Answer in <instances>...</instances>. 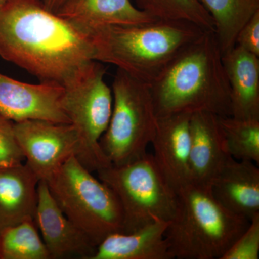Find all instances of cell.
<instances>
[{"instance_id": "cell-15", "label": "cell", "mask_w": 259, "mask_h": 259, "mask_svg": "<svg viewBox=\"0 0 259 259\" xmlns=\"http://www.w3.org/2000/svg\"><path fill=\"white\" fill-rule=\"evenodd\" d=\"M40 179L25 162L0 166V233L35 221Z\"/></svg>"}, {"instance_id": "cell-20", "label": "cell", "mask_w": 259, "mask_h": 259, "mask_svg": "<svg viewBox=\"0 0 259 259\" xmlns=\"http://www.w3.org/2000/svg\"><path fill=\"white\" fill-rule=\"evenodd\" d=\"M0 259H50L35 221H26L0 233Z\"/></svg>"}, {"instance_id": "cell-10", "label": "cell", "mask_w": 259, "mask_h": 259, "mask_svg": "<svg viewBox=\"0 0 259 259\" xmlns=\"http://www.w3.org/2000/svg\"><path fill=\"white\" fill-rule=\"evenodd\" d=\"M64 88L22 82L0 73V112L13 122L42 120L71 123L63 107Z\"/></svg>"}, {"instance_id": "cell-12", "label": "cell", "mask_w": 259, "mask_h": 259, "mask_svg": "<svg viewBox=\"0 0 259 259\" xmlns=\"http://www.w3.org/2000/svg\"><path fill=\"white\" fill-rule=\"evenodd\" d=\"M190 116L182 113L157 117L151 143L156 164L177 192L190 182Z\"/></svg>"}, {"instance_id": "cell-5", "label": "cell", "mask_w": 259, "mask_h": 259, "mask_svg": "<svg viewBox=\"0 0 259 259\" xmlns=\"http://www.w3.org/2000/svg\"><path fill=\"white\" fill-rule=\"evenodd\" d=\"M46 182L65 215L97 247L107 236L122 231L118 199L76 156L70 157Z\"/></svg>"}, {"instance_id": "cell-23", "label": "cell", "mask_w": 259, "mask_h": 259, "mask_svg": "<svg viewBox=\"0 0 259 259\" xmlns=\"http://www.w3.org/2000/svg\"><path fill=\"white\" fill-rule=\"evenodd\" d=\"M259 255V214L228 248L221 259H258Z\"/></svg>"}, {"instance_id": "cell-13", "label": "cell", "mask_w": 259, "mask_h": 259, "mask_svg": "<svg viewBox=\"0 0 259 259\" xmlns=\"http://www.w3.org/2000/svg\"><path fill=\"white\" fill-rule=\"evenodd\" d=\"M190 182L209 185L230 156L218 115L207 112L191 114Z\"/></svg>"}, {"instance_id": "cell-27", "label": "cell", "mask_w": 259, "mask_h": 259, "mask_svg": "<svg viewBox=\"0 0 259 259\" xmlns=\"http://www.w3.org/2000/svg\"><path fill=\"white\" fill-rule=\"evenodd\" d=\"M5 1V0H0V5H1L2 3H4Z\"/></svg>"}, {"instance_id": "cell-1", "label": "cell", "mask_w": 259, "mask_h": 259, "mask_svg": "<svg viewBox=\"0 0 259 259\" xmlns=\"http://www.w3.org/2000/svg\"><path fill=\"white\" fill-rule=\"evenodd\" d=\"M0 57L40 80L63 85L95 61L88 35L40 0L0 5Z\"/></svg>"}, {"instance_id": "cell-26", "label": "cell", "mask_w": 259, "mask_h": 259, "mask_svg": "<svg viewBox=\"0 0 259 259\" xmlns=\"http://www.w3.org/2000/svg\"><path fill=\"white\" fill-rule=\"evenodd\" d=\"M48 10L57 13L69 0H40Z\"/></svg>"}, {"instance_id": "cell-21", "label": "cell", "mask_w": 259, "mask_h": 259, "mask_svg": "<svg viewBox=\"0 0 259 259\" xmlns=\"http://www.w3.org/2000/svg\"><path fill=\"white\" fill-rule=\"evenodd\" d=\"M226 147L232 158L259 163V120L218 116Z\"/></svg>"}, {"instance_id": "cell-3", "label": "cell", "mask_w": 259, "mask_h": 259, "mask_svg": "<svg viewBox=\"0 0 259 259\" xmlns=\"http://www.w3.org/2000/svg\"><path fill=\"white\" fill-rule=\"evenodd\" d=\"M204 30L182 20H156L135 25H115L87 32L95 61L114 65L150 84L186 46Z\"/></svg>"}, {"instance_id": "cell-4", "label": "cell", "mask_w": 259, "mask_h": 259, "mask_svg": "<svg viewBox=\"0 0 259 259\" xmlns=\"http://www.w3.org/2000/svg\"><path fill=\"white\" fill-rule=\"evenodd\" d=\"M177 193L176 212L165 233L174 258L221 259L250 221L221 205L209 185L190 182Z\"/></svg>"}, {"instance_id": "cell-2", "label": "cell", "mask_w": 259, "mask_h": 259, "mask_svg": "<svg viewBox=\"0 0 259 259\" xmlns=\"http://www.w3.org/2000/svg\"><path fill=\"white\" fill-rule=\"evenodd\" d=\"M149 85L157 117L197 112L231 116L229 84L214 32L204 31L183 48Z\"/></svg>"}, {"instance_id": "cell-14", "label": "cell", "mask_w": 259, "mask_h": 259, "mask_svg": "<svg viewBox=\"0 0 259 259\" xmlns=\"http://www.w3.org/2000/svg\"><path fill=\"white\" fill-rule=\"evenodd\" d=\"M256 163L230 158L209 185L216 200L248 221L259 214V168Z\"/></svg>"}, {"instance_id": "cell-11", "label": "cell", "mask_w": 259, "mask_h": 259, "mask_svg": "<svg viewBox=\"0 0 259 259\" xmlns=\"http://www.w3.org/2000/svg\"><path fill=\"white\" fill-rule=\"evenodd\" d=\"M35 223L50 259H93L96 245L65 215L45 180L37 186Z\"/></svg>"}, {"instance_id": "cell-6", "label": "cell", "mask_w": 259, "mask_h": 259, "mask_svg": "<svg viewBox=\"0 0 259 259\" xmlns=\"http://www.w3.org/2000/svg\"><path fill=\"white\" fill-rule=\"evenodd\" d=\"M120 202L122 233H131L155 221L169 222L176 212L178 193L160 171L152 154L126 164L96 171Z\"/></svg>"}, {"instance_id": "cell-8", "label": "cell", "mask_w": 259, "mask_h": 259, "mask_svg": "<svg viewBox=\"0 0 259 259\" xmlns=\"http://www.w3.org/2000/svg\"><path fill=\"white\" fill-rule=\"evenodd\" d=\"M106 69L92 61L62 85L63 107L79 134L81 153L78 158L87 169L96 172L111 163L102 152L100 140L111 117L113 97L105 81Z\"/></svg>"}, {"instance_id": "cell-9", "label": "cell", "mask_w": 259, "mask_h": 259, "mask_svg": "<svg viewBox=\"0 0 259 259\" xmlns=\"http://www.w3.org/2000/svg\"><path fill=\"white\" fill-rule=\"evenodd\" d=\"M14 131L25 163L40 180H49L71 156H81V140L72 124L27 120L14 122Z\"/></svg>"}, {"instance_id": "cell-17", "label": "cell", "mask_w": 259, "mask_h": 259, "mask_svg": "<svg viewBox=\"0 0 259 259\" xmlns=\"http://www.w3.org/2000/svg\"><path fill=\"white\" fill-rule=\"evenodd\" d=\"M57 14L87 33L115 25H135L157 20L131 0H69Z\"/></svg>"}, {"instance_id": "cell-19", "label": "cell", "mask_w": 259, "mask_h": 259, "mask_svg": "<svg viewBox=\"0 0 259 259\" xmlns=\"http://www.w3.org/2000/svg\"><path fill=\"white\" fill-rule=\"evenodd\" d=\"M214 23L222 54L236 46V38L243 25L259 10V0H198Z\"/></svg>"}, {"instance_id": "cell-16", "label": "cell", "mask_w": 259, "mask_h": 259, "mask_svg": "<svg viewBox=\"0 0 259 259\" xmlns=\"http://www.w3.org/2000/svg\"><path fill=\"white\" fill-rule=\"evenodd\" d=\"M230 88L231 116L259 120V57L235 46L223 55Z\"/></svg>"}, {"instance_id": "cell-7", "label": "cell", "mask_w": 259, "mask_h": 259, "mask_svg": "<svg viewBox=\"0 0 259 259\" xmlns=\"http://www.w3.org/2000/svg\"><path fill=\"white\" fill-rule=\"evenodd\" d=\"M111 90V117L100 146L111 164L120 166L147 153L156 133L157 115L148 83L117 69Z\"/></svg>"}, {"instance_id": "cell-18", "label": "cell", "mask_w": 259, "mask_h": 259, "mask_svg": "<svg viewBox=\"0 0 259 259\" xmlns=\"http://www.w3.org/2000/svg\"><path fill=\"white\" fill-rule=\"evenodd\" d=\"M168 223L155 221L131 233L110 235L97 245L93 259H174L165 238Z\"/></svg>"}, {"instance_id": "cell-24", "label": "cell", "mask_w": 259, "mask_h": 259, "mask_svg": "<svg viewBox=\"0 0 259 259\" xmlns=\"http://www.w3.org/2000/svg\"><path fill=\"white\" fill-rule=\"evenodd\" d=\"M25 162V157L17 142L14 122L0 112V166Z\"/></svg>"}, {"instance_id": "cell-22", "label": "cell", "mask_w": 259, "mask_h": 259, "mask_svg": "<svg viewBox=\"0 0 259 259\" xmlns=\"http://www.w3.org/2000/svg\"><path fill=\"white\" fill-rule=\"evenodd\" d=\"M136 6L157 20L189 22L204 31L214 32L210 15L198 0H134Z\"/></svg>"}, {"instance_id": "cell-25", "label": "cell", "mask_w": 259, "mask_h": 259, "mask_svg": "<svg viewBox=\"0 0 259 259\" xmlns=\"http://www.w3.org/2000/svg\"><path fill=\"white\" fill-rule=\"evenodd\" d=\"M236 46L259 57V10L250 17L238 32Z\"/></svg>"}]
</instances>
